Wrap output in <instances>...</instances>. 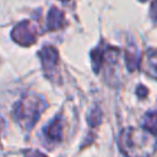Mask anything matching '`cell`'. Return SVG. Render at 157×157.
Masks as SVG:
<instances>
[{"mask_svg": "<svg viewBox=\"0 0 157 157\" xmlns=\"http://www.w3.org/2000/svg\"><path fill=\"white\" fill-rule=\"evenodd\" d=\"M119 145L126 157H150L157 148V137L145 128L129 126L121 131Z\"/></svg>", "mask_w": 157, "mask_h": 157, "instance_id": "6da1fadb", "label": "cell"}, {"mask_svg": "<svg viewBox=\"0 0 157 157\" xmlns=\"http://www.w3.org/2000/svg\"><path fill=\"white\" fill-rule=\"evenodd\" d=\"M44 101L38 96H26L15 107V119L26 129H31L38 120L42 110L44 109Z\"/></svg>", "mask_w": 157, "mask_h": 157, "instance_id": "7a4b0ae2", "label": "cell"}, {"mask_svg": "<svg viewBox=\"0 0 157 157\" xmlns=\"http://www.w3.org/2000/svg\"><path fill=\"white\" fill-rule=\"evenodd\" d=\"M12 38L16 43H18L21 45L33 44L37 39L36 26L29 21H26V22L17 25L12 31Z\"/></svg>", "mask_w": 157, "mask_h": 157, "instance_id": "3957f363", "label": "cell"}, {"mask_svg": "<svg viewBox=\"0 0 157 157\" xmlns=\"http://www.w3.org/2000/svg\"><path fill=\"white\" fill-rule=\"evenodd\" d=\"M39 58L42 60L43 69H44L45 74L48 76L50 74H53L54 69L56 66V61H58V52H56V49L54 47H52V45H47L39 52Z\"/></svg>", "mask_w": 157, "mask_h": 157, "instance_id": "277c9868", "label": "cell"}, {"mask_svg": "<svg viewBox=\"0 0 157 157\" xmlns=\"http://www.w3.org/2000/svg\"><path fill=\"white\" fill-rule=\"evenodd\" d=\"M63 126L64 120L60 115H58L50 124L44 128V136L47 142H60L63 140Z\"/></svg>", "mask_w": 157, "mask_h": 157, "instance_id": "5b68a950", "label": "cell"}, {"mask_svg": "<svg viewBox=\"0 0 157 157\" xmlns=\"http://www.w3.org/2000/svg\"><path fill=\"white\" fill-rule=\"evenodd\" d=\"M141 63L144 71L157 80V49H148Z\"/></svg>", "mask_w": 157, "mask_h": 157, "instance_id": "8992f818", "label": "cell"}, {"mask_svg": "<svg viewBox=\"0 0 157 157\" xmlns=\"http://www.w3.org/2000/svg\"><path fill=\"white\" fill-rule=\"evenodd\" d=\"M141 54L137 52L135 45H130L125 52V64L130 71H135L141 64Z\"/></svg>", "mask_w": 157, "mask_h": 157, "instance_id": "52a82bcc", "label": "cell"}, {"mask_svg": "<svg viewBox=\"0 0 157 157\" xmlns=\"http://www.w3.org/2000/svg\"><path fill=\"white\" fill-rule=\"evenodd\" d=\"M64 25V13L58 7H52L47 17V28L58 29Z\"/></svg>", "mask_w": 157, "mask_h": 157, "instance_id": "ba28073f", "label": "cell"}, {"mask_svg": "<svg viewBox=\"0 0 157 157\" xmlns=\"http://www.w3.org/2000/svg\"><path fill=\"white\" fill-rule=\"evenodd\" d=\"M142 128L151 131L152 134H157V112H150L145 115Z\"/></svg>", "mask_w": 157, "mask_h": 157, "instance_id": "9c48e42d", "label": "cell"}, {"mask_svg": "<svg viewBox=\"0 0 157 157\" xmlns=\"http://www.w3.org/2000/svg\"><path fill=\"white\" fill-rule=\"evenodd\" d=\"M101 119H102V113L99 109H96L94 112L91 113L90 118H88V121L91 125H98L101 123Z\"/></svg>", "mask_w": 157, "mask_h": 157, "instance_id": "30bf717a", "label": "cell"}, {"mask_svg": "<svg viewBox=\"0 0 157 157\" xmlns=\"http://www.w3.org/2000/svg\"><path fill=\"white\" fill-rule=\"evenodd\" d=\"M151 15H152L153 21L157 23V0H155V1L152 2V7H151Z\"/></svg>", "mask_w": 157, "mask_h": 157, "instance_id": "8fae6325", "label": "cell"}, {"mask_svg": "<svg viewBox=\"0 0 157 157\" xmlns=\"http://www.w3.org/2000/svg\"><path fill=\"white\" fill-rule=\"evenodd\" d=\"M136 93H137V96L141 98V97H146L147 96V88L145 87V86H139L137 88H136Z\"/></svg>", "mask_w": 157, "mask_h": 157, "instance_id": "7c38bea8", "label": "cell"}, {"mask_svg": "<svg viewBox=\"0 0 157 157\" xmlns=\"http://www.w3.org/2000/svg\"><path fill=\"white\" fill-rule=\"evenodd\" d=\"M25 157H47V156L38 151H27L25 153Z\"/></svg>", "mask_w": 157, "mask_h": 157, "instance_id": "4fadbf2b", "label": "cell"}, {"mask_svg": "<svg viewBox=\"0 0 157 157\" xmlns=\"http://www.w3.org/2000/svg\"><path fill=\"white\" fill-rule=\"evenodd\" d=\"M140 1H146V0H140Z\"/></svg>", "mask_w": 157, "mask_h": 157, "instance_id": "5bb4252c", "label": "cell"}, {"mask_svg": "<svg viewBox=\"0 0 157 157\" xmlns=\"http://www.w3.org/2000/svg\"><path fill=\"white\" fill-rule=\"evenodd\" d=\"M61 1H67V0H61Z\"/></svg>", "mask_w": 157, "mask_h": 157, "instance_id": "9a60e30c", "label": "cell"}]
</instances>
